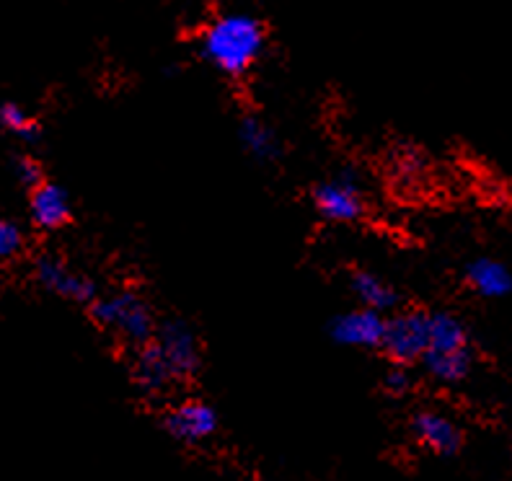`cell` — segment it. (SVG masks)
I'll list each match as a JSON object with an SVG mask.
<instances>
[{
    "label": "cell",
    "mask_w": 512,
    "mask_h": 481,
    "mask_svg": "<svg viewBox=\"0 0 512 481\" xmlns=\"http://www.w3.org/2000/svg\"><path fill=\"white\" fill-rule=\"evenodd\" d=\"M267 50V26L254 13L228 11L215 16L200 34V55L218 73L244 78Z\"/></svg>",
    "instance_id": "6da1fadb"
},
{
    "label": "cell",
    "mask_w": 512,
    "mask_h": 481,
    "mask_svg": "<svg viewBox=\"0 0 512 481\" xmlns=\"http://www.w3.org/2000/svg\"><path fill=\"white\" fill-rule=\"evenodd\" d=\"M88 308L96 326L112 332L114 337L130 344L132 350L156 337V316L138 290L122 288L109 295H99Z\"/></svg>",
    "instance_id": "7a4b0ae2"
},
{
    "label": "cell",
    "mask_w": 512,
    "mask_h": 481,
    "mask_svg": "<svg viewBox=\"0 0 512 481\" xmlns=\"http://www.w3.org/2000/svg\"><path fill=\"white\" fill-rule=\"evenodd\" d=\"M427 344H430V313L427 311L406 308L386 319L381 350L391 363L404 365V368L419 363L427 352Z\"/></svg>",
    "instance_id": "3957f363"
},
{
    "label": "cell",
    "mask_w": 512,
    "mask_h": 481,
    "mask_svg": "<svg viewBox=\"0 0 512 481\" xmlns=\"http://www.w3.org/2000/svg\"><path fill=\"white\" fill-rule=\"evenodd\" d=\"M313 207L329 223H357L365 215V194L350 169L313 187Z\"/></svg>",
    "instance_id": "277c9868"
},
{
    "label": "cell",
    "mask_w": 512,
    "mask_h": 481,
    "mask_svg": "<svg viewBox=\"0 0 512 481\" xmlns=\"http://www.w3.org/2000/svg\"><path fill=\"white\" fill-rule=\"evenodd\" d=\"M153 342L158 344L163 360L169 365L174 381H187L192 375H197V370L202 368V350L200 339L194 334L192 326L187 321H166L156 329V337Z\"/></svg>",
    "instance_id": "5b68a950"
},
{
    "label": "cell",
    "mask_w": 512,
    "mask_h": 481,
    "mask_svg": "<svg viewBox=\"0 0 512 481\" xmlns=\"http://www.w3.org/2000/svg\"><path fill=\"white\" fill-rule=\"evenodd\" d=\"M34 280L42 285L44 290L60 295L65 300L81 303V306H91L99 298V288L91 277L75 272L68 262H63L55 254H42L34 262Z\"/></svg>",
    "instance_id": "8992f818"
},
{
    "label": "cell",
    "mask_w": 512,
    "mask_h": 481,
    "mask_svg": "<svg viewBox=\"0 0 512 481\" xmlns=\"http://www.w3.org/2000/svg\"><path fill=\"white\" fill-rule=\"evenodd\" d=\"M163 427L171 438L182 440V443H202V440L213 438L218 430V412L202 399L179 401L163 414Z\"/></svg>",
    "instance_id": "52a82bcc"
},
{
    "label": "cell",
    "mask_w": 512,
    "mask_h": 481,
    "mask_svg": "<svg viewBox=\"0 0 512 481\" xmlns=\"http://www.w3.org/2000/svg\"><path fill=\"white\" fill-rule=\"evenodd\" d=\"M386 316L370 308H355L337 319H331L329 334L342 347H357V350H381Z\"/></svg>",
    "instance_id": "ba28073f"
},
{
    "label": "cell",
    "mask_w": 512,
    "mask_h": 481,
    "mask_svg": "<svg viewBox=\"0 0 512 481\" xmlns=\"http://www.w3.org/2000/svg\"><path fill=\"white\" fill-rule=\"evenodd\" d=\"M29 215L32 225L44 233H55L73 220V205H70V194L60 184L47 182L32 189L29 194Z\"/></svg>",
    "instance_id": "9c48e42d"
},
{
    "label": "cell",
    "mask_w": 512,
    "mask_h": 481,
    "mask_svg": "<svg viewBox=\"0 0 512 481\" xmlns=\"http://www.w3.org/2000/svg\"><path fill=\"white\" fill-rule=\"evenodd\" d=\"M412 432L419 443L430 448L438 456H456L463 445L461 427L450 417L432 409H422L412 417Z\"/></svg>",
    "instance_id": "30bf717a"
},
{
    "label": "cell",
    "mask_w": 512,
    "mask_h": 481,
    "mask_svg": "<svg viewBox=\"0 0 512 481\" xmlns=\"http://www.w3.org/2000/svg\"><path fill=\"white\" fill-rule=\"evenodd\" d=\"M132 381L138 383V388L148 396L163 394L166 388L174 386V375H171L169 365L163 360L158 344L150 339L143 347L132 350Z\"/></svg>",
    "instance_id": "8fae6325"
},
{
    "label": "cell",
    "mask_w": 512,
    "mask_h": 481,
    "mask_svg": "<svg viewBox=\"0 0 512 481\" xmlns=\"http://www.w3.org/2000/svg\"><path fill=\"white\" fill-rule=\"evenodd\" d=\"M466 285L479 298H505L512 290V275L507 264L497 262L492 257H479L466 267Z\"/></svg>",
    "instance_id": "7c38bea8"
},
{
    "label": "cell",
    "mask_w": 512,
    "mask_h": 481,
    "mask_svg": "<svg viewBox=\"0 0 512 481\" xmlns=\"http://www.w3.org/2000/svg\"><path fill=\"white\" fill-rule=\"evenodd\" d=\"M350 288L355 298L360 300V308H370L375 313H388L396 311V306H399V293L386 280H381L373 272H365V269L352 272Z\"/></svg>",
    "instance_id": "4fadbf2b"
},
{
    "label": "cell",
    "mask_w": 512,
    "mask_h": 481,
    "mask_svg": "<svg viewBox=\"0 0 512 481\" xmlns=\"http://www.w3.org/2000/svg\"><path fill=\"white\" fill-rule=\"evenodd\" d=\"M471 334L466 321H461L456 313L440 311L430 313V344L427 350L432 352H456L469 350Z\"/></svg>",
    "instance_id": "5bb4252c"
},
{
    "label": "cell",
    "mask_w": 512,
    "mask_h": 481,
    "mask_svg": "<svg viewBox=\"0 0 512 481\" xmlns=\"http://www.w3.org/2000/svg\"><path fill=\"white\" fill-rule=\"evenodd\" d=\"M419 363H422L425 373L438 383H461L463 378H469L471 368H474V350L471 347L456 352L427 350Z\"/></svg>",
    "instance_id": "9a60e30c"
},
{
    "label": "cell",
    "mask_w": 512,
    "mask_h": 481,
    "mask_svg": "<svg viewBox=\"0 0 512 481\" xmlns=\"http://www.w3.org/2000/svg\"><path fill=\"white\" fill-rule=\"evenodd\" d=\"M238 138L256 161H275L280 156V140L275 130L259 114H244L238 122Z\"/></svg>",
    "instance_id": "2e32d148"
},
{
    "label": "cell",
    "mask_w": 512,
    "mask_h": 481,
    "mask_svg": "<svg viewBox=\"0 0 512 481\" xmlns=\"http://www.w3.org/2000/svg\"><path fill=\"white\" fill-rule=\"evenodd\" d=\"M0 127L16 135V138L26 140V143H37L42 138V125L16 101H3L0 104Z\"/></svg>",
    "instance_id": "e0dca14e"
},
{
    "label": "cell",
    "mask_w": 512,
    "mask_h": 481,
    "mask_svg": "<svg viewBox=\"0 0 512 481\" xmlns=\"http://www.w3.org/2000/svg\"><path fill=\"white\" fill-rule=\"evenodd\" d=\"M26 236L16 220L0 218V262H11L24 251Z\"/></svg>",
    "instance_id": "ac0fdd59"
},
{
    "label": "cell",
    "mask_w": 512,
    "mask_h": 481,
    "mask_svg": "<svg viewBox=\"0 0 512 481\" xmlns=\"http://www.w3.org/2000/svg\"><path fill=\"white\" fill-rule=\"evenodd\" d=\"M13 174H16V179H19V182L29 189H34L37 184L44 182L42 163L32 156L16 158V163H13Z\"/></svg>",
    "instance_id": "d6986e66"
},
{
    "label": "cell",
    "mask_w": 512,
    "mask_h": 481,
    "mask_svg": "<svg viewBox=\"0 0 512 481\" xmlns=\"http://www.w3.org/2000/svg\"><path fill=\"white\" fill-rule=\"evenodd\" d=\"M383 388H386L388 394L394 396H404L409 388H412V375L404 365H394V368L388 370L386 378H383Z\"/></svg>",
    "instance_id": "ffe728a7"
}]
</instances>
